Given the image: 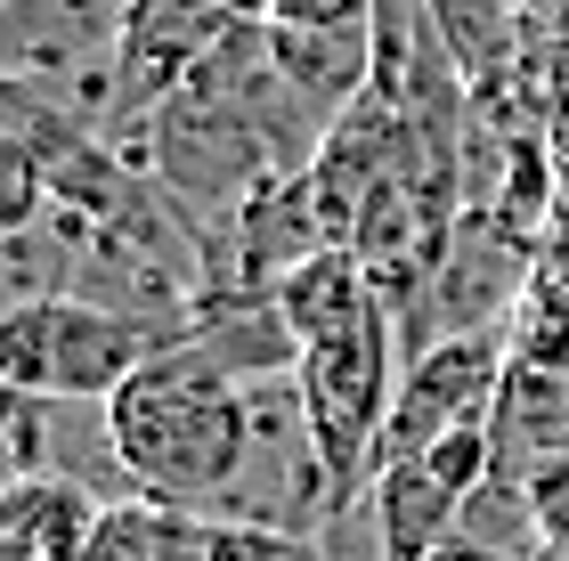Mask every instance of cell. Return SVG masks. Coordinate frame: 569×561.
Instances as JSON below:
<instances>
[{
  "mask_svg": "<svg viewBox=\"0 0 569 561\" xmlns=\"http://www.w3.org/2000/svg\"><path fill=\"white\" fill-rule=\"evenodd\" d=\"M114 480L147 504L220 521L252 455V382L212 367L196 342H171L107 399Z\"/></svg>",
  "mask_w": 569,
  "mask_h": 561,
  "instance_id": "6da1fadb",
  "label": "cell"
},
{
  "mask_svg": "<svg viewBox=\"0 0 569 561\" xmlns=\"http://www.w3.org/2000/svg\"><path fill=\"white\" fill-rule=\"evenodd\" d=\"M399 374H407V334L391 301L301 342L293 391H301V415L318 431V455L333 480V521L358 513L382 480V431H391V407H399Z\"/></svg>",
  "mask_w": 569,
  "mask_h": 561,
  "instance_id": "7a4b0ae2",
  "label": "cell"
},
{
  "mask_svg": "<svg viewBox=\"0 0 569 561\" xmlns=\"http://www.w3.org/2000/svg\"><path fill=\"white\" fill-rule=\"evenodd\" d=\"M188 334H163L147 318H122L107 301L82 293H41V301H9L0 325V374L24 399H58V407H107L154 350H171Z\"/></svg>",
  "mask_w": 569,
  "mask_h": 561,
  "instance_id": "3957f363",
  "label": "cell"
},
{
  "mask_svg": "<svg viewBox=\"0 0 569 561\" xmlns=\"http://www.w3.org/2000/svg\"><path fill=\"white\" fill-rule=\"evenodd\" d=\"M488 472H497V431H456V440H439L423 455L382 464L375 497H367L382 561H431L439 545H456Z\"/></svg>",
  "mask_w": 569,
  "mask_h": 561,
  "instance_id": "277c9868",
  "label": "cell"
},
{
  "mask_svg": "<svg viewBox=\"0 0 569 561\" xmlns=\"http://www.w3.org/2000/svg\"><path fill=\"white\" fill-rule=\"evenodd\" d=\"M505 382H512V350L505 334L488 325V334H448L407 359L399 374V407H391V431H382V464H399V455H423L439 440H456V431H488L505 407Z\"/></svg>",
  "mask_w": 569,
  "mask_h": 561,
  "instance_id": "5b68a950",
  "label": "cell"
},
{
  "mask_svg": "<svg viewBox=\"0 0 569 561\" xmlns=\"http://www.w3.org/2000/svg\"><path fill=\"white\" fill-rule=\"evenodd\" d=\"M122 9H131V0H9V33H0V49H9V82L73 98L90 73L114 66Z\"/></svg>",
  "mask_w": 569,
  "mask_h": 561,
  "instance_id": "8992f818",
  "label": "cell"
},
{
  "mask_svg": "<svg viewBox=\"0 0 569 561\" xmlns=\"http://www.w3.org/2000/svg\"><path fill=\"white\" fill-rule=\"evenodd\" d=\"M98 521H107V497L90 480H66V472L9 480V497H0V561H82Z\"/></svg>",
  "mask_w": 569,
  "mask_h": 561,
  "instance_id": "52a82bcc",
  "label": "cell"
},
{
  "mask_svg": "<svg viewBox=\"0 0 569 561\" xmlns=\"http://www.w3.org/2000/svg\"><path fill=\"white\" fill-rule=\"evenodd\" d=\"M269 49H277V73L326 122L375 90V17L367 24H269Z\"/></svg>",
  "mask_w": 569,
  "mask_h": 561,
  "instance_id": "ba28073f",
  "label": "cell"
},
{
  "mask_svg": "<svg viewBox=\"0 0 569 561\" xmlns=\"http://www.w3.org/2000/svg\"><path fill=\"white\" fill-rule=\"evenodd\" d=\"M203 561H326L301 529H261V521H212Z\"/></svg>",
  "mask_w": 569,
  "mask_h": 561,
  "instance_id": "9c48e42d",
  "label": "cell"
},
{
  "mask_svg": "<svg viewBox=\"0 0 569 561\" xmlns=\"http://www.w3.org/2000/svg\"><path fill=\"white\" fill-rule=\"evenodd\" d=\"M529 513H537V545L569 553V464H546L529 480Z\"/></svg>",
  "mask_w": 569,
  "mask_h": 561,
  "instance_id": "30bf717a",
  "label": "cell"
},
{
  "mask_svg": "<svg viewBox=\"0 0 569 561\" xmlns=\"http://www.w3.org/2000/svg\"><path fill=\"white\" fill-rule=\"evenodd\" d=\"M382 0H269V24H367Z\"/></svg>",
  "mask_w": 569,
  "mask_h": 561,
  "instance_id": "8fae6325",
  "label": "cell"
},
{
  "mask_svg": "<svg viewBox=\"0 0 569 561\" xmlns=\"http://www.w3.org/2000/svg\"><path fill=\"white\" fill-rule=\"evenodd\" d=\"M431 561H505V553H488V545H472V538H456V545H439Z\"/></svg>",
  "mask_w": 569,
  "mask_h": 561,
  "instance_id": "7c38bea8",
  "label": "cell"
},
{
  "mask_svg": "<svg viewBox=\"0 0 569 561\" xmlns=\"http://www.w3.org/2000/svg\"><path fill=\"white\" fill-rule=\"evenodd\" d=\"M228 9H237V17H261V24H269V0H228Z\"/></svg>",
  "mask_w": 569,
  "mask_h": 561,
  "instance_id": "4fadbf2b",
  "label": "cell"
},
{
  "mask_svg": "<svg viewBox=\"0 0 569 561\" xmlns=\"http://www.w3.org/2000/svg\"><path fill=\"white\" fill-rule=\"evenodd\" d=\"M529 561H569V553H561V545H537V553H529Z\"/></svg>",
  "mask_w": 569,
  "mask_h": 561,
  "instance_id": "5bb4252c",
  "label": "cell"
}]
</instances>
